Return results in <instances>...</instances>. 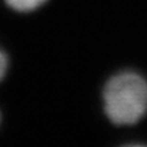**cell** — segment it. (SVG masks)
<instances>
[{
  "label": "cell",
  "instance_id": "1",
  "mask_svg": "<svg viewBox=\"0 0 147 147\" xmlns=\"http://www.w3.org/2000/svg\"><path fill=\"white\" fill-rule=\"evenodd\" d=\"M101 109L117 132V144L147 119V76L139 69L120 68L110 74L101 87Z\"/></svg>",
  "mask_w": 147,
  "mask_h": 147
},
{
  "label": "cell",
  "instance_id": "2",
  "mask_svg": "<svg viewBox=\"0 0 147 147\" xmlns=\"http://www.w3.org/2000/svg\"><path fill=\"white\" fill-rule=\"evenodd\" d=\"M49 0H3L4 5L14 14L27 15L42 8Z\"/></svg>",
  "mask_w": 147,
  "mask_h": 147
},
{
  "label": "cell",
  "instance_id": "3",
  "mask_svg": "<svg viewBox=\"0 0 147 147\" xmlns=\"http://www.w3.org/2000/svg\"><path fill=\"white\" fill-rule=\"evenodd\" d=\"M10 65H11L10 55L0 44V84L3 83L4 79L7 78L8 71H10Z\"/></svg>",
  "mask_w": 147,
  "mask_h": 147
},
{
  "label": "cell",
  "instance_id": "4",
  "mask_svg": "<svg viewBox=\"0 0 147 147\" xmlns=\"http://www.w3.org/2000/svg\"><path fill=\"white\" fill-rule=\"evenodd\" d=\"M1 124H3V115H1V110H0V128H1Z\"/></svg>",
  "mask_w": 147,
  "mask_h": 147
}]
</instances>
